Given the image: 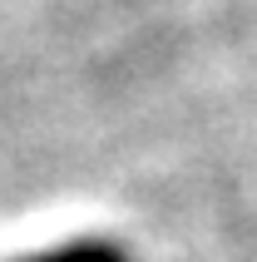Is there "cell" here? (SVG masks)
<instances>
[{
    "label": "cell",
    "mask_w": 257,
    "mask_h": 262,
    "mask_svg": "<svg viewBox=\"0 0 257 262\" xmlns=\"http://www.w3.org/2000/svg\"><path fill=\"white\" fill-rule=\"evenodd\" d=\"M30 262H128V252L119 243H99V237H84V243H65V248H50Z\"/></svg>",
    "instance_id": "obj_1"
}]
</instances>
